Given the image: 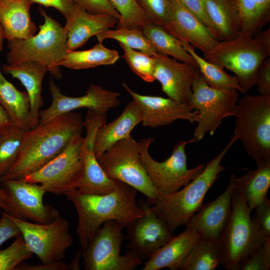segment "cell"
Masks as SVG:
<instances>
[{
	"instance_id": "1",
	"label": "cell",
	"mask_w": 270,
	"mask_h": 270,
	"mask_svg": "<svg viewBox=\"0 0 270 270\" xmlns=\"http://www.w3.org/2000/svg\"><path fill=\"white\" fill-rule=\"evenodd\" d=\"M83 121L80 114L72 112L26 131L16 160L0 182L23 179L42 168L62 152L74 136L82 134Z\"/></svg>"
},
{
	"instance_id": "2",
	"label": "cell",
	"mask_w": 270,
	"mask_h": 270,
	"mask_svg": "<svg viewBox=\"0 0 270 270\" xmlns=\"http://www.w3.org/2000/svg\"><path fill=\"white\" fill-rule=\"evenodd\" d=\"M136 192L134 188L118 180L116 189L108 194H88L76 188L64 194L73 204L78 214L76 234L82 250L104 222L115 220L126 227L144 215V210L136 202Z\"/></svg>"
},
{
	"instance_id": "3",
	"label": "cell",
	"mask_w": 270,
	"mask_h": 270,
	"mask_svg": "<svg viewBox=\"0 0 270 270\" xmlns=\"http://www.w3.org/2000/svg\"><path fill=\"white\" fill-rule=\"evenodd\" d=\"M234 134L224 148L206 166L203 170L180 190L163 195L150 208L158 218L164 221L171 232L187 223L202 207L204 196L226 167L221 162L230 148L238 140Z\"/></svg>"
},
{
	"instance_id": "4",
	"label": "cell",
	"mask_w": 270,
	"mask_h": 270,
	"mask_svg": "<svg viewBox=\"0 0 270 270\" xmlns=\"http://www.w3.org/2000/svg\"><path fill=\"white\" fill-rule=\"evenodd\" d=\"M39 10L44 18L39 26V32L26 38L8 40L7 64L14 65L34 61L44 66L54 77L62 78L60 63L68 51L67 34L60 24L48 15L40 6Z\"/></svg>"
},
{
	"instance_id": "5",
	"label": "cell",
	"mask_w": 270,
	"mask_h": 270,
	"mask_svg": "<svg viewBox=\"0 0 270 270\" xmlns=\"http://www.w3.org/2000/svg\"><path fill=\"white\" fill-rule=\"evenodd\" d=\"M250 214L242 194L234 189L230 216L218 242L220 265L226 270H238L266 238Z\"/></svg>"
},
{
	"instance_id": "6",
	"label": "cell",
	"mask_w": 270,
	"mask_h": 270,
	"mask_svg": "<svg viewBox=\"0 0 270 270\" xmlns=\"http://www.w3.org/2000/svg\"><path fill=\"white\" fill-rule=\"evenodd\" d=\"M270 55V50L256 41L252 36L240 32L232 40L218 42L211 50L203 53V58L233 72L242 93L246 94L256 85L258 69Z\"/></svg>"
},
{
	"instance_id": "7",
	"label": "cell",
	"mask_w": 270,
	"mask_h": 270,
	"mask_svg": "<svg viewBox=\"0 0 270 270\" xmlns=\"http://www.w3.org/2000/svg\"><path fill=\"white\" fill-rule=\"evenodd\" d=\"M234 134L256 164L270 162V96L238 100Z\"/></svg>"
},
{
	"instance_id": "8",
	"label": "cell",
	"mask_w": 270,
	"mask_h": 270,
	"mask_svg": "<svg viewBox=\"0 0 270 270\" xmlns=\"http://www.w3.org/2000/svg\"><path fill=\"white\" fill-rule=\"evenodd\" d=\"M98 160L108 178L142 193L150 206L156 204L161 198L141 162L138 143L132 136L117 142Z\"/></svg>"
},
{
	"instance_id": "9",
	"label": "cell",
	"mask_w": 270,
	"mask_h": 270,
	"mask_svg": "<svg viewBox=\"0 0 270 270\" xmlns=\"http://www.w3.org/2000/svg\"><path fill=\"white\" fill-rule=\"evenodd\" d=\"M154 140L152 138H147L142 139L138 143L141 162L161 196L178 191L204 169V163L192 168H187L185 148L187 144L195 142L194 138L187 141H179L174 147L170 156L162 162L153 159L148 152L150 145Z\"/></svg>"
},
{
	"instance_id": "10",
	"label": "cell",
	"mask_w": 270,
	"mask_h": 270,
	"mask_svg": "<svg viewBox=\"0 0 270 270\" xmlns=\"http://www.w3.org/2000/svg\"><path fill=\"white\" fill-rule=\"evenodd\" d=\"M124 226L115 220L104 222L88 246L82 250V264L86 270H132L142 260L128 250L120 255L125 236Z\"/></svg>"
},
{
	"instance_id": "11",
	"label": "cell",
	"mask_w": 270,
	"mask_h": 270,
	"mask_svg": "<svg viewBox=\"0 0 270 270\" xmlns=\"http://www.w3.org/2000/svg\"><path fill=\"white\" fill-rule=\"evenodd\" d=\"M192 96L188 106L198 111V122L194 138L201 140L206 133L212 136L223 118L237 114L238 92L236 90H219L210 87L200 74L192 85Z\"/></svg>"
},
{
	"instance_id": "12",
	"label": "cell",
	"mask_w": 270,
	"mask_h": 270,
	"mask_svg": "<svg viewBox=\"0 0 270 270\" xmlns=\"http://www.w3.org/2000/svg\"><path fill=\"white\" fill-rule=\"evenodd\" d=\"M82 135L74 136L62 152L23 179L29 182L40 184L46 192L56 194H64L78 188L83 172L84 137Z\"/></svg>"
},
{
	"instance_id": "13",
	"label": "cell",
	"mask_w": 270,
	"mask_h": 270,
	"mask_svg": "<svg viewBox=\"0 0 270 270\" xmlns=\"http://www.w3.org/2000/svg\"><path fill=\"white\" fill-rule=\"evenodd\" d=\"M8 216L18 227L28 247L41 263L60 261L72 244L68 222L60 215L46 224L22 220Z\"/></svg>"
},
{
	"instance_id": "14",
	"label": "cell",
	"mask_w": 270,
	"mask_h": 270,
	"mask_svg": "<svg viewBox=\"0 0 270 270\" xmlns=\"http://www.w3.org/2000/svg\"><path fill=\"white\" fill-rule=\"evenodd\" d=\"M0 184L6 194L2 210L8 215L42 224L50 222L59 216L56 209L43 202L46 192L40 184L24 179L7 180Z\"/></svg>"
},
{
	"instance_id": "15",
	"label": "cell",
	"mask_w": 270,
	"mask_h": 270,
	"mask_svg": "<svg viewBox=\"0 0 270 270\" xmlns=\"http://www.w3.org/2000/svg\"><path fill=\"white\" fill-rule=\"evenodd\" d=\"M49 90L52 102L47 108L40 110L39 124L48 122L64 114L86 108L101 114L108 113V110L120 104V93L104 89L100 85L90 84L86 94L78 97L64 95L60 88L51 80Z\"/></svg>"
},
{
	"instance_id": "16",
	"label": "cell",
	"mask_w": 270,
	"mask_h": 270,
	"mask_svg": "<svg viewBox=\"0 0 270 270\" xmlns=\"http://www.w3.org/2000/svg\"><path fill=\"white\" fill-rule=\"evenodd\" d=\"M108 114L88 110L83 121L86 135L82 148L83 172L78 189L85 193L104 194L113 192L118 181L108 178L100 166L94 150V142L98 129L106 122Z\"/></svg>"
},
{
	"instance_id": "17",
	"label": "cell",
	"mask_w": 270,
	"mask_h": 270,
	"mask_svg": "<svg viewBox=\"0 0 270 270\" xmlns=\"http://www.w3.org/2000/svg\"><path fill=\"white\" fill-rule=\"evenodd\" d=\"M138 206L144 214L126 226V238L129 241L126 247L142 260L146 261L174 236V233L152 212L147 202L140 200Z\"/></svg>"
},
{
	"instance_id": "18",
	"label": "cell",
	"mask_w": 270,
	"mask_h": 270,
	"mask_svg": "<svg viewBox=\"0 0 270 270\" xmlns=\"http://www.w3.org/2000/svg\"><path fill=\"white\" fill-rule=\"evenodd\" d=\"M122 86L132 98L142 116L144 126L152 128L172 124L178 120L196 122V110L193 111L188 105L170 98L142 95L130 88L126 82Z\"/></svg>"
},
{
	"instance_id": "19",
	"label": "cell",
	"mask_w": 270,
	"mask_h": 270,
	"mask_svg": "<svg viewBox=\"0 0 270 270\" xmlns=\"http://www.w3.org/2000/svg\"><path fill=\"white\" fill-rule=\"evenodd\" d=\"M154 59L155 80L168 98L188 105L190 102L192 85L200 74L198 65L178 62L176 59L158 53Z\"/></svg>"
},
{
	"instance_id": "20",
	"label": "cell",
	"mask_w": 270,
	"mask_h": 270,
	"mask_svg": "<svg viewBox=\"0 0 270 270\" xmlns=\"http://www.w3.org/2000/svg\"><path fill=\"white\" fill-rule=\"evenodd\" d=\"M236 176L234 174L231 175L226 190L214 200L203 204L185 224L186 228L192 229L202 238L218 242L230 216Z\"/></svg>"
},
{
	"instance_id": "21",
	"label": "cell",
	"mask_w": 270,
	"mask_h": 270,
	"mask_svg": "<svg viewBox=\"0 0 270 270\" xmlns=\"http://www.w3.org/2000/svg\"><path fill=\"white\" fill-rule=\"evenodd\" d=\"M169 0L172 16L164 30L179 40L188 43L203 53L211 50L218 41L210 30L180 0Z\"/></svg>"
},
{
	"instance_id": "22",
	"label": "cell",
	"mask_w": 270,
	"mask_h": 270,
	"mask_svg": "<svg viewBox=\"0 0 270 270\" xmlns=\"http://www.w3.org/2000/svg\"><path fill=\"white\" fill-rule=\"evenodd\" d=\"M68 50L82 47L94 36L114 27L118 20L108 14H92L75 4L66 18Z\"/></svg>"
},
{
	"instance_id": "23",
	"label": "cell",
	"mask_w": 270,
	"mask_h": 270,
	"mask_svg": "<svg viewBox=\"0 0 270 270\" xmlns=\"http://www.w3.org/2000/svg\"><path fill=\"white\" fill-rule=\"evenodd\" d=\"M192 229H186L178 236H172L144 264L142 270H158L168 268L180 270L185 259L200 239Z\"/></svg>"
},
{
	"instance_id": "24",
	"label": "cell",
	"mask_w": 270,
	"mask_h": 270,
	"mask_svg": "<svg viewBox=\"0 0 270 270\" xmlns=\"http://www.w3.org/2000/svg\"><path fill=\"white\" fill-rule=\"evenodd\" d=\"M142 120L140 112L132 100L116 118L102 125L96 132L94 142V150L97 158L118 141L130 136L133 129L141 123Z\"/></svg>"
},
{
	"instance_id": "25",
	"label": "cell",
	"mask_w": 270,
	"mask_h": 270,
	"mask_svg": "<svg viewBox=\"0 0 270 270\" xmlns=\"http://www.w3.org/2000/svg\"><path fill=\"white\" fill-rule=\"evenodd\" d=\"M2 70L18 79L26 90L30 103V114L36 124H39L40 108L44 104L42 84L48 70L38 62L28 61L16 64H4Z\"/></svg>"
},
{
	"instance_id": "26",
	"label": "cell",
	"mask_w": 270,
	"mask_h": 270,
	"mask_svg": "<svg viewBox=\"0 0 270 270\" xmlns=\"http://www.w3.org/2000/svg\"><path fill=\"white\" fill-rule=\"evenodd\" d=\"M32 4L30 0H0V22L7 40L35 34L36 26L30 14Z\"/></svg>"
},
{
	"instance_id": "27",
	"label": "cell",
	"mask_w": 270,
	"mask_h": 270,
	"mask_svg": "<svg viewBox=\"0 0 270 270\" xmlns=\"http://www.w3.org/2000/svg\"><path fill=\"white\" fill-rule=\"evenodd\" d=\"M0 104L8 114L13 126L28 131L38 126L30 114L28 94L18 90L6 78L0 64Z\"/></svg>"
},
{
	"instance_id": "28",
	"label": "cell",
	"mask_w": 270,
	"mask_h": 270,
	"mask_svg": "<svg viewBox=\"0 0 270 270\" xmlns=\"http://www.w3.org/2000/svg\"><path fill=\"white\" fill-rule=\"evenodd\" d=\"M219 41H228L240 32L238 0H203Z\"/></svg>"
},
{
	"instance_id": "29",
	"label": "cell",
	"mask_w": 270,
	"mask_h": 270,
	"mask_svg": "<svg viewBox=\"0 0 270 270\" xmlns=\"http://www.w3.org/2000/svg\"><path fill=\"white\" fill-rule=\"evenodd\" d=\"M255 170L234 178V188L244 198L251 212L267 198L270 186V162L257 164Z\"/></svg>"
},
{
	"instance_id": "30",
	"label": "cell",
	"mask_w": 270,
	"mask_h": 270,
	"mask_svg": "<svg viewBox=\"0 0 270 270\" xmlns=\"http://www.w3.org/2000/svg\"><path fill=\"white\" fill-rule=\"evenodd\" d=\"M119 58L118 51L108 48L102 42H98L89 50H68L59 65L73 70L86 69L112 64Z\"/></svg>"
},
{
	"instance_id": "31",
	"label": "cell",
	"mask_w": 270,
	"mask_h": 270,
	"mask_svg": "<svg viewBox=\"0 0 270 270\" xmlns=\"http://www.w3.org/2000/svg\"><path fill=\"white\" fill-rule=\"evenodd\" d=\"M142 31L158 53L171 56L182 62L197 65L194 58L182 46L180 41L162 26L148 22L143 26Z\"/></svg>"
},
{
	"instance_id": "32",
	"label": "cell",
	"mask_w": 270,
	"mask_h": 270,
	"mask_svg": "<svg viewBox=\"0 0 270 270\" xmlns=\"http://www.w3.org/2000/svg\"><path fill=\"white\" fill-rule=\"evenodd\" d=\"M180 42L184 49L195 60L200 74L210 87L224 90H236L242 93L238 80L235 76L228 74L224 68L208 62L199 56L195 52L194 48L188 43L181 41Z\"/></svg>"
},
{
	"instance_id": "33",
	"label": "cell",
	"mask_w": 270,
	"mask_h": 270,
	"mask_svg": "<svg viewBox=\"0 0 270 270\" xmlns=\"http://www.w3.org/2000/svg\"><path fill=\"white\" fill-rule=\"evenodd\" d=\"M220 264L218 244L200 238L181 266V270H214Z\"/></svg>"
},
{
	"instance_id": "34",
	"label": "cell",
	"mask_w": 270,
	"mask_h": 270,
	"mask_svg": "<svg viewBox=\"0 0 270 270\" xmlns=\"http://www.w3.org/2000/svg\"><path fill=\"white\" fill-rule=\"evenodd\" d=\"M99 42L106 39H114L128 47L140 50L150 56H155L158 52L142 30L136 28H116L108 30L96 36Z\"/></svg>"
},
{
	"instance_id": "35",
	"label": "cell",
	"mask_w": 270,
	"mask_h": 270,
	"mask_svg": "<svg viewBox=\"0 0 270 270\" xmlns=\"http://www.w3.org/2000/svg\"><path fill=\"white\" fill-rule=\"evenodd\" d=\"M26 131L12 126L0 134V180L16 160Z\"/></svg>"
},
{
	"instance_id": "36",
	"label": "cell",
	"mask_w": 270,
	"mask_h": 270,
	"mask_svg": "<svg viewBox=\"0 0 270 270\" xmlns=\"http://www.w3.org/2000/svg\"><path fill=\"white\" fill-rule=\"evenodd\" d=\"M120 14L116 28H136L142 30L150 22L136 0H109Z\"/></svg>"
},
{
	"instance_id": "37",
	"label": "cell",
	"mask_w": 270,
	"mask_h": 270,
	"mask_svg": "<svg viewBox=\"0 0 270 270\" xmlns=\"http://www.w3.org/2000/svg\"><path fill=\"white\" fill-rule=\"evenodd\" d=\"M119 44L124 51L123 57L132 71L144 81L154 82L155 80L154 58L122 43L119 42Z\"/></svg>"
},
{
	"instance_id": "38",
	"label": "cell",
	"mask_w": 270,
	"mask_h": 270,
	"mask_svg": "<svg viewBox=\"0 0 270 270\" xmlns=\"http://www.w3.org/2000/svg\"><path fill=\"white\" fill-rule=\"evenodd\" d=\"M33 254L21 234L10 246L0 250V270H16L20 264L32 258Z\"/></svg>"
},
{
	"instance_id": "39",
	"label": "cell",
	"mask_w": 270,
	"mask_h": 270,
	"mask_svg": "<svg viewBox=\"0 0 270 270\" xmlns=\"http://www.w3.org/2000/svg\"><path fill=\"white\" fill-rule=\"evenodd\" d=\"M148 22L165 28L169 24L172 8L169 0H136Z\"/></svg>"
},
{
	"instance_id": "40",
	"label": "cell",
	"mask_w": 270,
	"mask_h": 270,
	"mask_svg": "<svg viewBox=\"0 0 270 270\" xmlns=\"http://www.w3.org/2000/svg\"><path fill=\"white\" fill-rule=\"evenodd\" d=\"M74 2L92 14H108L118 20L120 14L114 8L109 0H73Z\"/></svg>"
},
{
	"instance_id": "41",
	"label": "cell",
	"mask_w": 270,
	"mask_h": 270,
	"mask_svg": "<svg viewBox=\"0 0 270 270\" xmlns=\"http://www.w3.org/2000/svg\"><path fill=\"white\" fill-rule=\"evenodd\" d=\"M184 7L198 18L218 40L215 28L207 13L203 0H180Z\"/></svg>"
},
{
	"instance_id": "42",
	"label": "cell",
	"mask_w": 270,
	"mask_h": 270,
	"mask_svg": "<svg viewBox=\"0 0 270 270\" xmlns=\"http://www.w3.org/2000/svg\"><path fill=\"white\" fill-rule=\"evenodd\" d=\"M252 220L266 237L270 236V200L266 198L256 208Z\"/></svg>"
},
{
	"instance_id": "43",
	"label": "cell",
	"mask_w": 270,
	"mask_h": 270,
	"mask_svg": "<svg viewBox=\"0 0 270 270\" xmlns=\"http://www.w3.org/2000/svg\"><path fill=\"white\" fill-rule=\"evenodd\" d=\"M260 94L270 96V57L264 60L257 72L256 84Z\"/></svg>"
},
{
	"instance_id": "44",
	"label": "cell",
	"mask_w": 270,
	"mask_h": 270,
	"mask_svg": "<svg viewBox=\"0 0 270 270\" xmlns=\"http://www.w3.org/2000/svg\"><path fill=\"white\" fill-rule=\"evenodd\" d=\"M270 268V264L265 260L261 244L239 266L238 270H269Z\"/></svg>"
},
{
	"instance_id": "45",
	"label": "cell",
	"mask_w": 270,
	"mask_h": 270,
	"mask_svg": "<svg viewBox=\"0 0 270 270\" xmlns=\"http://www.w3.org/2000/svg\"><path fill=\"white\" fill-rule=\"evenodd\" d=\"M21 234L14 222L4 212L0 218V247L6 241Z\"/></svg>"
},
{
	"instance_id": "46",
	"label": "cell",
	"mask_w": 270,
	"mask_h": 270,
	"mask_svg": "<svg viewBox=\"0 0 270 270\" xmlns=\"http://www.w3.org/2000/svg\"><path fill=\"white\" fill-rule=\"evenodd\" d=\"M31 3L38 4L46 8L52 7L58 10L65 18L72 11L75 3L73 0H30Z\"/></svg>"
},
{
	"instance_id": "47",
	"label": "cell",
	"mask_w": 270,
	"mask_h": 270,
	"mask_svg": "<svg viewBox=\"0 0 270 270\" xmlns=\"http://www.w3.org/2000/svg\"><path fill=\"white\" fill-rule=\"evenodd\" d=\"M16 270H70V267L69 264L61 260L34 264L22 262L16 267Z\"/></svg>"
},
{
	"instance_id": "48",
	"label": "cell",
	"mask_w": 270,
	"mask_h": 270,
	"mask_svg": "<svg viewBox=\"0 0 270 270\" xmlns=\"http://www.w3.org/2000/svg\"><path fill=\"white\" fill-rule=\"evenodd\" d=\"M13 126L4 108L0 104V134Z\"/></svg>"
},
{
	"instance_id": "49",
	"label": "cell",
	"mask_w": 270,
	"mask_h": 270,
	"mask_svg": "<svg viewBox=\"0 0 270 270\" xmlns=\"http://www.w3.org/2000/svg\"><path fill=\"white\" fill-rule=\"evenodd\" d=\"M256 41L270 50V29L260 31L253 37Z\"/></svg>"
},
{
	"instance_id": "50",
	"label": "cell",
	"mask_w": 270,
	"mask_h": 270,
	"mask_svg": "<svg viewBox=\"0 0 270 270\" xmlns=\"http://www.w3.org/2000/svg\"><path fill=\"white\" fill-rule=\"evenodd\" d=\"M82 256V250H79L77 252L74 260L70 264H69L70 270H78L80 269L79 265V261Z\"/></svg>"
},
{
	"instance_id": "51",
	"label": "cell",
	"mask_w": 270,
	"mask_h": 270,
	"mask_svg": "<svg viewBox=\"0 0 270 270\" xmlns=\"http://www.w3.org/2000/svg\"><path fill=\"white\" fill-rule=\"evenodd\" d=\"M4 39H6L4 32L0 22V51L2 50L3 42Z\"/></svg>"
},
{
	"instance_id": "52",
	"label": "cell",
	"mask_w": 270,
	"mask_h": 270,
	"mask_svg": "<svg viewBox=\"0 0 270 270\" xmlns=\"http://www.w3.org/2000/svg\"><path fill=\"white\" fill-rule=\"evenodd\" d=\"M6 198V194L2 188H0V208H2L4 204V200Z\"/></svg>"
},
{
	"instance_id": "53",
	"label": "cell",
	"mask_w": 270,
	"mask_h": 270,
	"mask_svg": "<svg viewBox=\"0 0 270 270\" xmlns=\"http://www.w3.org/2000/svg\"></svg>"
}]
</instances>
